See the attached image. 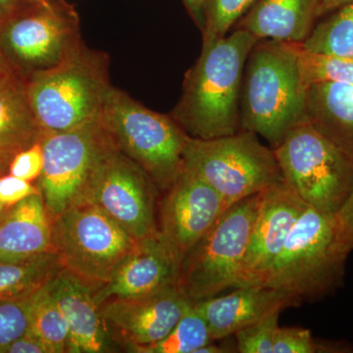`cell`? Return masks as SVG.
Segmentation results:
<instances>
[{"label":"cell","mask_w":353,"mask_h":353,"mask_svg":"<svg viewBox=\"0 0 353 353\" xmlns=\"http://www.w3.org/2000/svg\"><path fill=\"white\" fill-rule=\"evenodd\" d=\"M276 310L259 321L234 334L236 348L241 353H273L274 340L279 328V316Z\"/></svg>","instance_id":"obj_30"},{"label":"cell","mask_w":353,"mask_h":353,"mask_svg":"<svg viewBox=\"0 0 353 353\" xmlns=\"http://www.w3.org/2000/svg\"><path fill=\"white\" fill-rule=\"evenodd\" d=\"M261 192L230 206L183 255L176 285L190 301H202L238 287Z\"/></svg>","instance_id":"obj_8"},{"label":"cell","mask_w":353,"mask_h":353,"mask_svg":"<svg viewBox=\"0 0 353 353\" xmlns=\"http://www.w3.org/2000/svg\"><path fill=\"white\" fill-rule=\"evenodd\" d=\"M259 39L236 29L202 46L185 75L182 97L170 116L192 138L210 139L241 130V92L250 51Z\"/></svg>","instance_id":"obj_1"},{"label":"cell","mask_w":353,"mask_h":353,"mask_svg":"<svg viewBox=\"0 0 353 353\" xmlns=\"http://www.w3.org/2000/svg\"><path fill=\"white\" fill-rule=\"evenodd\" d=\"M101 117L117 148L145 171L160 194L170 189L185 170L188 134L180 125L114 87Z\"/></svg>","instance_id":"obj_4"},{"label":"cell","mask_w":353,"mask_h":353,"mask_svg":"<svg viewBox=\"0 0 353 353\" xmlns=\"http://www.w3.org/2000/svg\"><path fill=\"white\" fill-rule=\"evenodd\" d=\"M110 59L83 41L57 66L26 79L28 97L43 136L68 131L101 115L112 85Z\"/></svg>","instance_id":"obj_3"},{"label":"cell","mask_w":353,"mask_h":353,"mask_svg":"<svg viewBox=\"0 0 353 353\" xmlns=\"http://www.w3.org/2000/svg\"><path fill=\"white\" fill-rule=\"evenodd\" d=\"M296 43L260 39L246 60L241 92V127L272 148L306 119Z\"/></svg>","instance_id":"obj_2"},{"label":"cell","mask_w":353,"mask_h":353,"mask_svg":"<svg viewBox=\"0 0 353 353\" xmlns=\"http://www.w3.org/2000/svg\"><path fill=\"white\" fill-rule=\"evenodd\" d=\"M162 196L159 231L182 257L229 208L214 189L187 169Z\"/></svg>","instance_id":"obj_15"},{"label":"cell","mask_w":353,"mask_h":353,"mask_svg":"<svg viewBox=\"0 0 353 353\" xmlns=\"http://www.w3.org/2000/svg\"><path fill=\"white\" fill-rule=\"evenodd\" d=\"M43 137L25 79L11 70L0 74V153L13 158Z\"/></svg>","instance_id":"obj_22"},{"label":"cell","mask_w":353,"mask_h":353,"mask_svg":"<svg viewBox=\"0 0 353 353\" xmlns=\"http://www.w3.org/2000/svg\"><path fill=\"white\" fill-rule=\"evenodd\" d=\"M182 256L161 232L137 241L110 280L97 285L101 305L109 299L150 296L178 284Z\"/></svg>","instance_id":"obj_16"},{"label":"cell","mask_w":353,"mask_h":353,"mask_svg":"<svg viewBox=\"0 0 353 353\" xmlns=\"http://www.w3.org/2000/svg\"><path fill=\"white\" fill-rule=\"evenodd\" d=\"M347 257L336 241L333 216L307 205L265 285L282 290L299 304L320 299L340 287Z\"/></svg>","instance_id":"obj_5"},{"label":"cell","mask_w":353,"mask_h":353,"mask_svg":"<svg viewBox=\"0 0 353 353\" xmlns=\"http://www.w3.org/2000/svg\"><path fill=\"white\" fill-rule=\"evenodd\" d=\"M333 218L339 245L341 252L350 255L353 250V183L347 199Z\"/></svg>","instance_id":"obj_33"},{"label":"cell","mask_w":353,"mask_h":353,"mask_svg":"<svg viewBox=\"0 0 353 353\" xmlns=\"http://www.w3.org/2000/svg\"><path fill=\"white\" fill-rule=\"evenodd\" d=\"M192 303L174 285L150 296L109 299L101 310L120 352L143 353L170 333Z\"/></svg>","instance_id":"obj_13"},{"label":"cell","mask_w":353,"mask_h":353,"mask_svg":"<svg viewBox=\"0 0 353 353\" xmlns=\"http://www.w3.org/2000/svg\"><path fill=\"white\" fill-rule=\"evenodd\" d=\"M9 67L7 66L6 61H4L3 57H2L1 53H0V74L3 72L8 71Z\"/></svg>","instance_id":"obj_41"},{"label":"cell","mask_w":353,"mask_h":353,"mask_svg":"<svg viewBox=\"0 0 353 353\" xmlns=\"http://www.w3.org/2000/svg\"><path fill=\"white\" fill-rule=\"evenodd\" d=\"M27 0H0V27L13 15Z\"/></svg>","instance_id":"obj_37"},{"label":"cell","mask_w":353,"mask_h":353,"mask_svg":"<svg viewBox=\"0 0 353 353\" xmlns=\"http://www.w3.org/2000/svg\"><path fill=\"white\" fill-rule=\"evenodd\" d=\"M222 352H230L229 350H224V348L216 345L214 341L208 343V345H203L201 348L196 350L194 353H222Z\"/></svg>","instance_id":"obj_39"},{"label":"cell","mask_w":353,"mask_h":353,"mask_svg":"<svg viewBox=\"0 0 353 353\" xmlns=\"http://www.w3.org/2000/svg\"><path fill=\"white\" fill-rule=\"evenodd\" d=\"M183 2L187 7L192 20L202 32L204 22H205L206 0H183Z\"/></svg>","instance_id":"obj_36"},{"label":"cell","mask_w":353,"mask_h":353,"mask_svg":"<svg viewBox=\"0 0 353 353\" xmlns=\"http://www.w3.org/2000/svg\"><path fill=\"white\" fill-rule=\"evenodd\" d=\"M43 168L38 188L51 219L88 201L97 174L117 148L101 115L41 139Z\"/></svg>","instance_id":"obj_7"},{"label":"cell","mask_w":353,"mask_h":353,"mask_svg":"<svg viewBox=\"0 0 353 353\" xmlns=\"http://www.w3.org/2000/svg\"><path fill=\"white\" fill-rule=\"evenodd\" d=\"M4 353H48V350L38 338L27 332L13 341Z\"/></svg>","instance_id":"obj_35"},{"label":"cell","mask_w":353,"mask_h":353,"mask_svg":"<svg viewBox=\"0 0 353 353\" xmlns=\"http://www.w3.org/2000/svg\"><path fill=\"white\" fill-rule=\"evenodd\" d=\"M160 194L145 171L116 148L97 174L87 202L95 204L139 241L159 231Z\"/></svg>","instance_id":"obj_12"},{"label":"cell","mask_w":353,"mask_h":353,"mask_svg":"<svg viewBox=\"0 0 353 353\" xmlns=\"http://www.w3.org/2000/svg\"><path fill=\"white\" fill-rule=\"evenodd\" d=\"M48 287L68 324L67 353L120 352L95 299L97 285L62 268Z\"/></svg>","instance_id":"obj_17"},{"label":"cell","mask_w":353,"mask_h":353,"mask_svg":"<svg viewBox=\"0 0 353 353\" xmlns=\"http://www.w3.org/2000/svg\"><path fill=\"white\" fill-rule=\"evenodd\" d=\"M350 2H353V0H318L317 17H320L330 11L336 10Z\"/></svg>","instance_id":"obj_38"},{"label":"cell","mask_w":353,"mask_h":353,"mask_svg":"<svg viewBox=\"0 0 353 353\" xmlns=\"http://www.w3.org/2000/svg\"><path fill=\"white\" fill-rule=\"evenodd\" d=\"M48 283L32 294L31 320L28 332L43 343L48 353H67L68 324L48 289Z\"/></svg>","instance_id":"obj_24"},{"label":"cell","mask_w":353,"mask_h":353,"mask_svg":"<svg viewBox=\"0 0 353 353\" xmlns=\"http://www.w3.org/2000/svg\"><path fill=\"white\" fill-rule=\"evenodd\" d=\"M301 83L307 90L321 83H341L353 85V58L336 57L297 48Z\"/></svg>","instance_id":"obj_27"},{"label":"cell","mask_w":353,"mask_h":353,"mask_svg":"<svg viewBox=\"0 0 353 353\" xmlns=\"http://www.w3.org/2000/svg\"><path fill=\"white\" fill-rule=\"evenodd\" d=\"M32 296L0 301V353L29 331Z\"/></svg>","instance_id":"obj_29"},{"label":"cell","mask_w":353,"mask_h":353,"mask_svg":"<svg viewBox=\"0 0 353 353\" xmlns=\"http://www.w3.org/2000/svg\"><path fill=\"white\" fill-rule=\"evenodd\" d=\"M305 117L353 163V85L321 83L306 90Z\"/></svg>","instance_id":"obj_21"},{"label":"cell","mask_w":353,"mask_h":353,"mask_svg":"<svg viewBox=\"0 0 353 353\" xmlns=\"http://www.w3.org/2000/svg\"><path fill=\"white\" fill-rule=\"evenodd\" d=\"M284 180L308 206L334 216L353 183V163L304 119L273 148Z\"/></svg>","instance_id":"obj_10"},{"label":"cell","mask_w":353,"mask_h":353,"mask_svg":"<svg viewBox=\"0 0 353 353\" xmlns=\"http://www.w3.org/2000/svg\"><path fill=\"white\" fill-rule=\"evenodd\" d=\"M211 341L208 323L192 303L170 333L143 353H194Z\"/></svg>","instance_id":"obj_26"},{"label":"cell","mask_w":353,"mask_h":353,"mask_svg":"<svg viewBox=\"0 0 353 353\" xmlns=\"http://www.w3.org/2000/svg\"><path fill=\"white\" fill-rule=\"evenodd\" d=\"M7 208H6V206L2 205V204L0 203V218H1L2 215L4 214V212H6V211L7 210Z\"/></svg>","instance_id":"obj_42"},{"label":"cell","mask_w":353,"mask_h":353,"mask_svg":"<svg viewBox=\"0 0 353 353\" xmlns=\"http://www.w3.org/2000/svg\"><path fill=\"white\" fill-rule=\"evenodd\" d=\"M194 304L216 341L236 334L273 311H283L299 303L289 294L269 285H248L234 288L225 296L218 294Z\"/></svg>","instance_id":"obj_18"},{"label":"cell","mask_w":353,"mask_h":353,"mask_svg":"<svg viewBox=\"0 0 353 353\" xmlns=\"http://www.w3.org/2000/svg\"><path fill=\"white\" fill-rule=\"evenodd\" d=\"M341 345H325L317 343L307 329L281 328L279 326L274 340L273 353H315L347 352Z\"/></svg>","instance_id":"obj_31"},{"label":"cell","mask_w":353,"mask_h":353,"mask_svg":"<svg viewBox=\"0 0 353 353\" xmlns=\"http://www.w3.org/2000/svg\"><path fill=\"white\" fill-rule=\"evenodd\" d=\"M136 239L92 202L52 220V252L62 268L92 284H105L131 252Z\"/></svg>","instance_id":"obj_11"},{"label":"cell","mask_w":353,"mask_h":353,"mask_svg":"<svg viewBox=\"0 0 353 353\" xmlns=\"http://www.w3.org/2000/svg\"><path fill=\"white\" fill-rule=\"evenodd\" d=\"M83 43L79 13L67 0L29 1L0 27V53L25 80L57 66Z\"/></svg>","instance_id":"obj_9"},{"label":"cell","mask_w":353,"mask_h":353,"mask_svg":"<svg viewBox=\"0 0 353 353\" xmlns=\"http://www.w3.org/2000/svg\"><path fill=\"white\" fill-rule=\"evenodd\" d=\"M39 192V188L31 182L8 173L0 176V203L6 208H11L23 199Z\"/></svg>","instance_id":"obj_34"},{"label":"cell","mask_w":353,"mask_h":353,"mask_svg":"<svg viewBox=\"0 0 353 353\" xmlns=\"http://www.w3.org/2000/svg\"><path fill=\"white\" fill-rule=\"evenodd\" d=\"M61 269L54 252L25 261H0V301L31 296Z\"/></svg>","instance_id":"obj_23"},{"label":"cell","mask_w":353,"mask_h":353,"mask_svg":"<svg viewBox=\"0 0 353 353\" xmlns=\"http://www.w3.org/2000/svg\"><path fill=\"white\" fill-rule=\"evenodd\" d=\"M43 168V153L41 141L29 148L18 152L9 164L8 174L32 182L39 180Z\"/></svg>","instance_id":"obj_32"},{"label":"cell","mask_w":353,"mask_h":353,"mask_svg":"<svg viewBox=\"0 0 353 353\" xmlns=\"http://www.w3.org/2000/svg\"><path fill=\"white\" fill-rule=\"evenodd\" d=\"M256 0H206L202 46L226 37Z\"/></svg>","instance_id":"obj_28"},{"label":"cell","mask_w":353,"mask_h":353,"mask_svg":"<svg viewBox=\"0 0 353 353\" xmlns=\"http://www.w3.org/2000/svg\"><path fill=\"white\" fill-rule=\"evenodd\" d=\"M27 1H39V0H27Z\"/></svg>","instance_id":"obj_43"},{"label":"cell","mask_w":353,"mask_h":353,"mask_svg":"<svg viewBox=\"0 0 353 353\" xmlns=\"http://www.w3.org/2000/svg\"><path fill=\"white\" fill-rule=\"evenodd\" d=\"M336 10L313 28L307 39L301 43L303 50L353 58V2Z\"/></svg>","instance_id":"obj_25"},{"label":"cell","mask_w":353,"mask_h":353,"mask_svg":"<svg viewBox=\"0 0 353 353\" xmlns=\"http://www.w3.org/2000/svg\"><path fill=\"white\" fill-rule=\"evenodd\" d=\"M256 136L243 129L216 139L188 136L185 169L208 183L230 208L284 180L273 148L262 145Z\"/></svg>","instance_id":"obj_6"},{"label":"cell","mask_w":353,"mask_h":353,"mask_svg":"<svg viewBox=\"0 0 353 353\" xmlns=\"http://www.w3.org/2000/svg\"><path fill=\"white\" fill-rule=\"evenodd\" d=\"M306 206L285 180L261 192V203L238 287L265 285L292 227Z\"/></svg>","instance_id":"obj_14"},{"label":"cell","mask_w":353,"mask_h":353,"mask_svg":"<svg viewBox=\"0 0 353 353\" xmlns=\"http://www.w3.org/2000/svg\"><path fill=\"white\" fill-rule=\"evenodd\" d=\"M11 160H12V158L0 153V176L8 173L9 164H10Z\"/></svg>","instance_id":"obj_40"},{"label":"cell","mask_w":353,"mask_h":353,"mask_svg":"<svg viewBox=\"0 0 353 353\" xmlns=\"http://www.w3.org/2000/svg\"><path fill=\"white\" fill-rule=\"evenodd\" d=\"M317 4L318 0H256L236 29L245 30L259 41L301 43L314 28Z\"/></svg>","instance_id":"obj_20"},{"label":"cell","mask_w":353,"mask_h":353,"mask_svg":"<svg viewBox=\"0 0 353 353\" xmlns=\"http://www.w3.org/2000/svg\"><path fill=\"white\" fill-rule=\"evenodd\" d=\"M50 252L52 219L41 192L7 208L0 218V261H25Z\"/></svg>","instance_id":"obj_19"}]
</instances>
